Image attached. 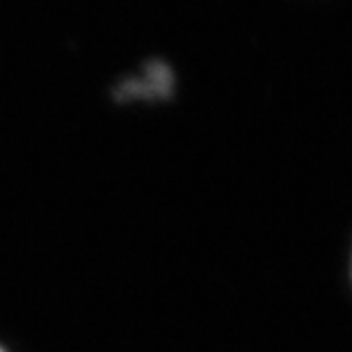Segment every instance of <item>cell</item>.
<instances>
[{"instance_id":"cell-1","label":"cell","mask_w":352,"mask_h":352,"mask_svg":"<svg viewBox=\"0 0 352 352\" xmlns=\"http://www.w3.org/2000/svg\"><path fill=\"white\" fill-rule=\"evenodd\" d=\"M174 76L165 62H151V65L142 67V72L133 76L119 87V98L133 101H149V98H165L172 91Z\"/></svg>"},{"instance_id":"cell-2","label":"cell","mask_w":352,"mask_h":352,"mask_svg":"<svg viewBox=\"0 0 352 352\" xmlns=\"http://www.w3.org/2000/svg\"><path fill=\"white\" fill-rule=\"evenodd\" d=\"M0 352H7V350H3V348H0Z\"/></svg>"}]
</instances>
